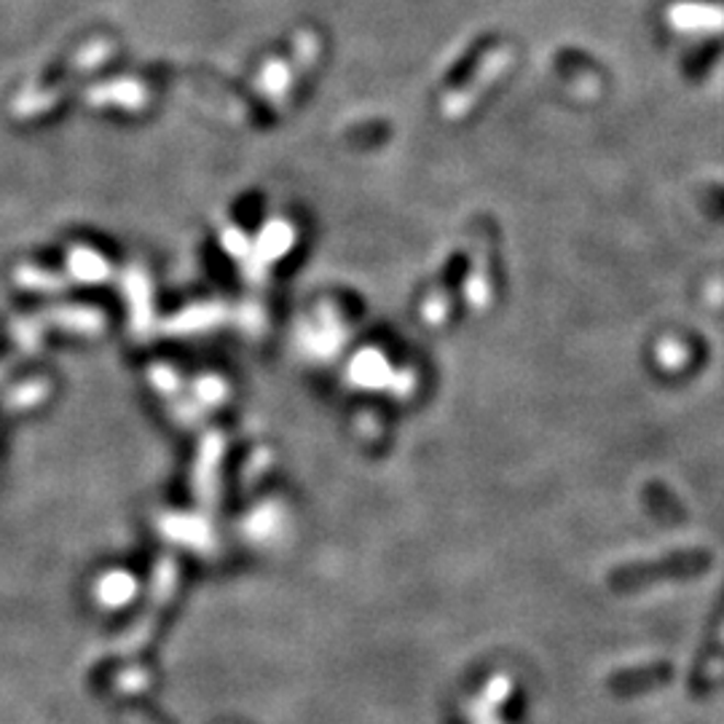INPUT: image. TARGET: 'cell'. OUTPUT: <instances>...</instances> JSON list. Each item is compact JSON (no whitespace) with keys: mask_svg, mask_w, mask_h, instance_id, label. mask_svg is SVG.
<instances>
[]
</instances>
